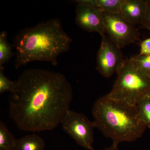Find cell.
<instances>
[{
	"label": "cell",
	"mask_w": 150,
	"mask_h": 150,
	"mask_svg": "<svg viewBox=\"0 0 150 150\" xmlns=\"http://www.w3.org/2000/svg\"><path fill=\"white\" fill-rule=\"evenodd\" d=\"M14 81L9 98V114L19 129L41 132L61 124L73 97L71 86L64 75L28 69Z\"/></svg>",
	"instance_id": "6da1fadb"
},
{
	"label": "cell",
	"mask_w": 150,
	"mask_h": 150,
	"mask_svg": "<svg viewBox=\"0 0 150 150\" xmlns=\"http://www.w3.org/2000/svg\"><path fill=\"white\" fill-rule=\"evenodd\" d=\"M72 40L59 19H51L22 30L13 38L16 69L35 61L50 62L56 66L58 56L69 51Z\"/></svg>",
	"instance_id": "7a4b0ae2"
},
{
	"label": "cell",
	"mask_w": 150,
	"mask_h": 150,
	"mask_svg": "<svg viewBox=\"0 0 150 150\" xmlns=\"http://www.w3.org/2000/svg\"><path fill=\"white\" fill-rule=\"evenodd\" d=\"M92 113L96 128L111 139L112 144L134 142L142 137L146 128L136 106L112 99L107 95L96 101Z\"/></svg>",
	"instance_id": "3957f363"
},
{
	"label": "cell",
	"mask_w": 150,
	"mask_h": 150,
	"mask_svg": "<svg viewBox=\"0 0 150 150\" xmlns=\"http://www.w3.org/2000/svg\"><path fill=\"white\" fill-rule=\"evenodd\" d=\"M117 73V80L108 96L135 106L140 98L150 91V77L139 71L131 59H125Z\"/></svg>",
	"instance_id": "277c9868"
},
{
	"label": "cell",
	"mask_w": 150,
	"mask_h": 150,
	"mask_svg": "<svg viewBox=\"0 0 150 150\" xmlns=\"http://www.w3.org/2000/svg\"><path fill=\"white\" fill-rule=\"evenodd\" d=\"M61 124L64 131L78 145L88 150H94L93 144L95 125L85 115L70 110Z\"/></svg>",
	"instance_id": "5b68a950"
},
{
	"label": "cell",
	"mask_w": 150,
	"mask_h": 150,
	"mask_svg": "<svg viewBox=\"0 0 150 150\" xmlns=\"http://www.w3.org/2000/svg\"><path fill=\"white\" fill-rule=\"evenodd\" d=\"M103 14L105 33L119 48L121 49L139 40V30L121 13L104 12Z\"/></svg>",
	"instance_id": "8992f818"
},
{
	"label": "cell",
	"mask_w": 150,
	"mask_h": 150,
	"mask_svg": "<svg viewBox=\"0 0 150 150\" xmlns=\"http://www.w3.org/2000/svg\"><path fill=\"white\" fill-rule=\"evenodd\" d=\"M101 44L97 56L96 69L105 78H109L118 69L124 62L121 48L105 34L101 35Z\"/></svg>",
	"instance_id": "52a82bcc"
},
{
	"label": "cell",
	"mask_w": 150,
	"mask_h": 150,
	"mask_svg": "<svg viewBox=\"0 0 150 150\" xmlns=\"http://www.w3.org/2000/svg\"><path fill=\"white\" fill-rule=\"evenodd\" d=\"M75 21L82 29L88 32L105 34L103 12L98 9L83 4H77Z\"/></svg>",
	"instance_id": "ba28073f"
},
{
	"label": "cell",
	"mask_w": 150,
	"mask_h": 150,
	"mask_svg": "<svg viewBox=\"0 0 150 150\" xmlns=\"http://www.w3.org/2000/svg\"><path fill=\"white\" fill-rule=\"evenodd\" d=\"M147 8V0H124L120 13L131 24L142 25L146 18Z\"/></svg>",
	"instance_id": "9c48e42d"
},
{
	"label": "cell",
	"mask_w": 150,
	"mask_h": 150,
	"mask_svg": "<svg viewBox=\"0 0 150 150\" xmlns=\"http://www.w3.org/2000/svg\"><path fill=\"white\" fill-rule=\"evenodd\" d=\"M124 0H78L77 4H83L98 9L103 13H120Z\"/></svg>",
	"instance_id": "30bf717a"
},
{
	"label": "cell",
	"mask_w": 150,
	"mask_h": 150,
	"mask_svg": "<svg viewBox=\"0 0 150 150\" xmlns=\"http://www.w3.org/2000/svg\"><path fill=\"white\" fill-rule=\"evenodd\" d=\"M45 147L44 140L38 135L32 134L17 139L14 150H43Z\"/></svg>",
	"instance_id": "8fae6325"
},
{
	"label": "cell",
	"mask_w": 150,
	"mask_h": 150,
	"mask_svg": "<svg viewBox=\"0 0 150 150\" xmlns=\"http://www.w3.org/2000/svg\"><path fill=\"white\" fill-rule=\"evenodd\" d=\"M135 106L142 123L150 128V91L140 98Z\"/></svg>",
	"instance_id": "7c38bea8"
},
{
	"label": "cell",
	"mask_w": 150,
	"mask_h": 150,
	"mask_svg": "<svg viewBox=\"0 0 150 150\" xmlns=\"http://www.w3.org/2000/svg\"><path fill=\"white\" fill-rule=\"evenodd\" d=\"M7 33L1 31L0 33V68L4 69L3 66L9 62L14 56L12 45L7 39Z\"/></svg>",
	"instance_id": "4fadbf2b"
},
{
	"label": "cell",
	"mask_w": 150,
	"mask_h": 150,
	"mask_svg": "<svg viewBox=\"0 0 150 150\" xmlns=\"http://www.w3.org/2000/svg\"><path fill=\"white\" fill-rule=\"evenodd\" d=\"M17 139L4 121H0V150H14Z\"/></svg>",
	"instance_id": "5bb4252c"
},
{
	"label": "cell",
	"mask_w": 150,
	"mask_h": 150,
	"mask_svg": "<svg viewBox=\"0 0 150 150\" xmlns=\"http://www.w3.org/2000/svg\"><path fill=\"white\" fill-rule=\"evenodd\" d=\"M130 59L139 71L150 77V55H137Z\"/></svg>",
	"instance_id": "9a60e30c"
},
{
	"label": "cell",
	"mask_w": 150,
	"mask_h": 150,
	"mask_svg": "<svg viewBox=\"0 0 150 150\" xmlns=\"http://www.w3.org/2000/svg\"><path fill=\"white\" fill-rule=\"evenodd\" d=\"M4 69L0 68V93L6 92L11 93L13 90L15 81H11L4 75Z\"/></svg>",
	"instance_id": "2e32d148"
},
{
	"label": "cell",
	"mask_w": 150,
	"mask_h": 150,
	"mask_svg": "<svg viewBox=\"0 0 150 150\" xmlns=\"http://www.w3.org/2000/svg\"><path fill=\"white\" fill-rule=\"evenodd\" d=\"M150 55V38H147L141 42L140 51L139 56Z\"/></svg>",
	"instance_id": "e0dca14e"
},
{
	"label": "cell",
	"mask_w": 150,
	"mask_h": 150,
	"mask_svg": "<svg viewBox=\"0 0 150 150\" xmlns=\"http://www.w3.org/2000/svg\"><path fill=\"white\" fill-rule=\"evenodd\" d=\"M147 11L146 15L143 24L141 25L143 28L150 26V0H147Z\"/></svg>",
	"instance_id": "ac0fdd59"
},
{
	"label": "cell",
	"mask_w": 150,
	"mask_h": 150,
	"mask_svg": "<svg viewBox=\"0 0 150 150\" xmlns=\"http://www.w3.org/2000/svg\"><path fill=\"white\" fill-rule=\"evenodd\" d=\"M102 150H120L118 149V145L116 144H112L110 147L105 148Z\"/></svg>",
	"instance_id": "d6986e66"
},
{
	"label": "cell",
	"mask_w": 150,
	"mask_h": 150,
	"mask_svg": "<svg viewBox=\"0 0 150 150\" xmlns=\"http://www.w3.org/2000/svg\"><path fill=\"white\" fill-rule=\"evenodd\" d=\"M146 28V29H147L148 30H149L150 31V26H148V27H146V28Z\"/></svg>",
	"instance_id": "ffe728a7"
}]
</instances>
